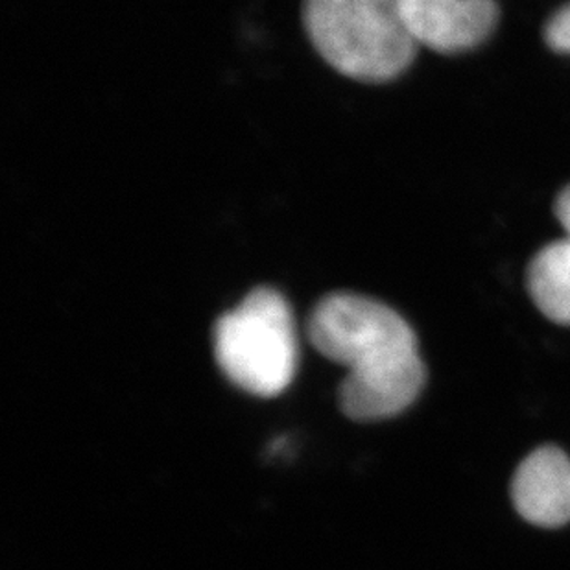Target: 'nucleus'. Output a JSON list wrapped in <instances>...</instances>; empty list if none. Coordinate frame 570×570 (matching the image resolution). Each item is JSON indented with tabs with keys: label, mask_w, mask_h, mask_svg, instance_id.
Segmentation results:
<instances>
[{
	"label": "nucleus",
	"mask_w": 570,
	"mask_h": 570,
	"mask_svg": "<svg viewBox=\"0 0 570 570\" xmlns=\"http://www.w3.org/2000/svg\"><path fill=\"white\" fill-rule=\"evenodd\" d=\"M511 499L522 519L558 528L570 521V460L558 446H541L517 469Z\"/></svg>",
	"instance_id": "obj_5"
},
{
	"label": "nucleus",
	"mask_w": 570,
	"mask_h": 570,
	"mask_svg": "<svg viewBox=\"0 0 570 570\" xmlns=\"http://www.w3.org/2000/svg\"><path fill=\"white\" fill-rule=\"evenodd\" d=\"M215 356L222 373L255 397H277L297 372V334L285 296L258 286L216 322Z\"/></svg>",
	"instance_id": "obj_3"
},
{
	"label": "nucleus",
	"mask_w": 570,
	"mask_h": 570,
	"mask_svg": "<svg viewBox=\"0 0 570 570\" xmlns=\"http://www.w3.org/2000/svg\"><path fill=\"white\" fill-rule=\"evenodd\" d=\"M399 10L417 47L443 55L473 49L499 21L491 0H399Z\"/></svg>",
	"instance_id": "obj_4"
},
{
	"label": "nucleus",
	"mask_w": 570,
	"mask_h": 570,
	"mask_svg": "<svg viewBox=\"0 0 570 570\" xmlns=\"http://www.w3.org/2000/svg\"><path fill=\"white\" fill-rule=\"evenodd\" d=\"M554 210L561 227L566 229L567 238H570V185L567 189L561 190L560 196L556 199Z\"/></svg>",
	"instance_id": "obj_8"
},
{
	"label": "nucleus",
	"mask_w": 570,
	"mask_h": 570,
	"mask_svg": "<svg viewBox=\"0 0 570 570\" xmlns=\"http://www.w3.org/2000/svg\"><path fill=\"white\" fill-rule=\"evenodd\" d=\"M314 350L347 367L340 384V409L358 423L390 420L420 397L425 364L409 323L372 297L336 292L308 316Z\"/></svg>",
	"instance_id": "obj_1"
},
{
	"label": "nucleus",
	"mask_w": 570,
	"mask_h": 570,
	"mask_svg": "<svg viewBox=\"0 0 570 570\" xmlns=\"http://www.w3.org/2000/svg\"><path fill=\"white\" fill-rule=\"evenodd\" d=\"M303 22L323 60L364 83L395 80L417 50L399 0H311Z\"/></svg>",
	"instance_id": "obj_2"
},
{
	"label": "nucleus",
	"mask_w": 570,
	"mask_h": 570,
	"mask_svg": "<svg viewBox=\"0 0 570 570\" xmlns=\"http://www.w3.org/2000/svg\"><path fill=\"white\" fill-rule=\"evenodd\" d=\"M544 38L550 49L570 55V4L561 8L544 28Z\"/></svg>",
	"instance_id": "obj_7"
},
{
	"label": "nucleus",
	"mask_w": 570,
	"mask_h": 570,
	"mask_svg": "<svg viewBox=\"0 0 570 570\" xmlns=\"http://www.w3.org/2000/svg\"><path fill=\"white\" fill-rule=\"evenodd\" d=\"M528 292L535 307L561 325H570V238L541 249L528 268Z\"/></svg>",
	"instance_id": "obj_6"
}]
</instances>
